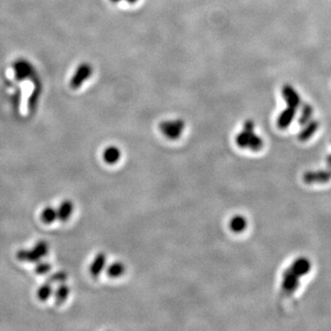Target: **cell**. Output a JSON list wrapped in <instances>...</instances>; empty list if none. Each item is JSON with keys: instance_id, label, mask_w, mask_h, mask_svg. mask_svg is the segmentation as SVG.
I'll list each match as a JSON object with an SVG mask.
<instances>
[{"instance_id": "cell-1", "label": "cell", "mask_w": 331, "mask_h": 331, "mask_svg": "<svg viewBox=\"0 0 331 331\" xmlns=\"http://www.w3.org/2000/svg\"><path fill=\"white\" fill-rule=\"evenodd\" d=\"M255 123L251 120L246 121L244 130L241 131L236 137V145L243 149H250L258 152L262 149L264 142L260 136L254 132Z\"/></svg>"}, {"instance_id": "cell-2", "label": "cell", "mask_w": 331, "mask_h": 331, "mask_svg": "<svg viewBox=\"0 0 331 331\" xmlns=\"http://www.w3.org/2000/svg\"><path fill=\"white\" fill-rule=\"evenodd\" d=\"M49 252V245L46 241H39L32 250H20L17 252V259L20 261L37 263Z\"/></svg>"}, {"instance_id": "cell-3", "label": "cell", "mask_w": 331, "mask_h": 331, "mask_svg": "<svg viewBox=\"0 0 331 331\" xmlns=\"http://www.w3.org/2000/svg\"><path fill=\"white\" fill-rule=\"evenodd\" d=\"M159 130L162 135L170 140H177L185 130V122L182 119L164 121L159 123Z\"/></svg>"}, {"instance_id": "cell-4", "label": "cell", "mask_w": 331, "mask_h": 331, "mask_svg": "<svg viewBox=\"0 0 331 331\" xmlns=\"http://www.w3.org/2000/svg\"><path fill=\"white\" fill-rule=\"evenodd\" d=\"M92 74H93V68L91 64L82 63L79 64L70 79L69 82L70 87L74 91H77L80 86H83V84L87 79L91 78Z\"/></svg>"}, {"instance_id": "cell-5", "label": "cell", "mask_w": 331, "mask_h": 331, "mask_svg": "<svg viewBox=\"0 0 331 331\" xmlns=\"http://www.w3.org/2000/svg\"><path fill=\"white\" fill-rule=\"evenodd\" d=\"M299 278L290 268L286 270L282 276L281 288L286 295H291L297 290L299 286Z\"/></svg>"}, {"instance_id": "cell-6", "label": "cell", "mask_w": 331, "mask_h": 331, "mask_svg": "<svg viewBox=\"0 0 331 331\" xmlns=\"http://www.w3.org/2000/svg\"><path fill=\"white\" fill-rule=\"evenodd\" d=\"M14 76L18 80H25L33 74L32 64L25 59L17 60L13 64Z\"/></svg>"}, {"instance_id": "cell-7", "label": "cell", "mask_w": 331, "mask_h": 331, "mask_svg": "<svg viewBox=\"0 0 331 331\" xmlns=\"http://www.w3.org/2000/svg\"><path fill=\"white\" fill-rule=\"evenodd\" d=\"M281 93L288 107L295 108V109H297L299 107L301 99H300L299 94L293 86L291 85H284L282 86Z\"/></svg>"}, {"instance_id": "cell-8", "label": "cell", "mask_w": 331, "mask_h": 331, "mask_svg": "<svg viewBox=\"0 0 331 331\" xmlns=\"http://www.w3.org/2000/svg\"><path fill=\"white\" fill-rule=\"evenodd\" d=\"M106 263H107V257L104 253H99L97 255L90 267L91 276L94 278L100 276L101 272L106 267Z\"/></svg>"}, {"instance_id": "cell-9", "label": "cell", "mask_w": 331, "mask_h": 331, "mask_svg": "<svg viewBox=\"0 0 331 331\" xmlns=\"http://www.w3.org/2000/svg\"><path fill=\"white\" fill-rule=\"evenodd\" d=\"M295 114H296V109L295 108L288 107L284 111H282V113L279 115V118L277 120L278 127L282 129V130L289 127L291 123L295 118Z\"/></svg>"}, {"instance_id": "cell-10", "label": "cell", "mask_w": 331, "mask_h": 331, "mask_svg": "<svg viewBox=\"0 0 331 331\" xmlns=\"http://www.w3.org/2000/svg\"><path fill=\"white\" fill-rule=\"evenodd\" d=\"M290 269L295 272L297 276H304L305 274H307L310 271L311 263L308 259L301 258V259H296L295 262L292 264Z\"/></svg>"}, {"instance_id": "cell-11", "label": "cell", "mask_w": 331, "mask_h": 331, "mask_svg": "<svg viewBox=\"0 0 331 331\" xmlns=\"http://www.w3.org/2000/svg\"><path fill=\"white\" fill-rule=\"evenodd\" d=\"M122 157V152L121 150L119 149L117 146H108L103 152V159H104L105 163L109 164V165H114V164L118 163L119 160L121 159Z\"/></svg>"}, {"instance_id": "cell-12", "label": "cell", "mask_w": 331, "mask_h": 331, "mask_svg": "<svg viewBox=\"0 0 331 331\" xmlns=\"http://www.w3.org/2000/svg\"><path fill=\"white\" fill-rule=\"evenodd\" d=\"M331 179V169L327 171H318V172H307L304 174V181L306 183L314 182H326Z\"/></svg>"}, {"instance_id": "cell-13", "label": "cell", "mask_w": 331, "mask_h": 331, "mask_svg": "<svg viewBox=\"0 0 331 331\" xmlns=\"http://www.w3.org/2000/svg\"><path fill=\"white\" fill-rule=\"evenodd\" d=\"M229 227H230L231 231L236 233V234H239V233L245 231L247 229L248 220L243 215H239V214L235 215L231 218V220L229 222Z\"/></svg>"}, {"instance_id": "cell-14", "label": "cell", "mask_w": 331, "mask_h": 331, "mask_svg": "<svg viewBox=\"0 0 331 331\" xmlns=\"http://www.w3.org/2000/svg\"><path fill=\"white\" fill-rule=\"evenodd\" d=\"M74 205L71 201L67 200L60 204L59 208L57 210V219L61 222H67L70 216L72 215Z\"/></svg>"}, {"instance_id": "cell-15", "label": "cell", "mask_w": 331, "mask_h": 331, "mask_svg": "<svg viewBox=\"0 0 331 331\" xmlns=\"http://www.w3.org/2000/svg\"><path fill=\"white\" fill-rule=\"evenodd\" d=\"M318 126H319V123L318 121H309L308 123H306L305 127L300 132L298 139L302 142L308 140L309 138H311L314 136V134L318 131Z\"/></svg>"}, {"instance_id": "cell-16", "label": "cell", "mask_w": 331, "mask_h": 331, "mask_svg": "<svg viewBox=\"0 0 331 331\" xmlns=\"http://www.w3.org/2000/svg\"><path fill=\"white\" fill-rule=\"evenodd\" d=\"M125 272V266L123 262L115 261L114 263L111 264L106 270V273L111 278H118L123 275Z\"/></svg>"}, {"instance_id": "cell-17", "label": "cell", "mask_w": 331, "mask_h": 331, "mask_svg": "<svg viewBox=\"0 0 331 331\" xmlns=\"http://www.w3.org/2000/svg\"><path fill=\"white\" fill-rule=\"evenodd\" d=\"M70 294V288L65 283H61L55 293V299L56 304H64Z\"/></svg>"}, {"instance_id": "cell-18", "label": "cell", "mask_w": 331, "mask_h": 331, "mask_svg": "<svg viewBox=\"0 0 331 331\" xmlns=\"http://www.w3.org/2000/svg\"><path fill=\"white\" fill-rule=\"evenodd\" d=\"M52 295H53V286L49 281H47L46 283L42 284L37 292L38 299L40 300V301H42V302L49 299Z\"/></svg>"}, {"instance_id": "cell-19", "label": "cell", "mask_w": 331, "mask_h": 331, "mask_svg": "<svg viewBox=\"0 0 331 331\" xmlns=\"http://www.w3.org/2000/svg\"><path fill=\"white\" fill-rule=\"evenodd\" d=\"M41 219L45 224H52L57 219V210L52 207L43 209L41 213Z\"/></svg>"}, {"instance_id": "cell-20", "label": "cell", "mask_w": 331, "mask_h": 331, "mask_svg": "<svg viewBox=\"0 0 331 331\" xmlns=\"http://www.w3.org/2000/svg\"><path fill=\"white\" fill-rule=\"evenodd\" d=\"M313 115V108L309 104H304L302 108L301 115L299 117V123L301 125H305L312 118Z\"/></svg>"}, {"instance_id": "cell-21", "label": "cell", "mask_w": 331, "mask_h": 331, "mask_svg": "<svg viewBox=\"0 0 331 331\" xmlns=\"http://www.w3.org/2000/svg\"><path fill=\"white\" fill-rule=\"evenodd\" d=\"M68 279V274L67 272H57L52 274L49 278H48V281L53 283H63L64 281H67Z\"/></svg>"}, {"instance_id": "cell-22", "label": "cell", "mask_w": 331, "mask_h": 331, "mask_svg": "<svg viewBox=\"0 0 331 331\" xmlns=\"http://www.w3.org/2000/svg\"><path fill=\"white\" fill-rule=\"evenodd\" d=\"M52 269V266L49 262H41V260L38 261L36 263V266L34 268V272L37 274H40V275H43V274H46L47 272H49Z\"/></svg>"}, {"instance_id": "cell-23", "label": "cell", "mask_w": 331, "mask_h": 331, "mask_svg": "<svg viewBox=\"0 0 331 331\" xmlns=\"http://www.w3.org/2000/svg\"><path fill=\"white\" fill-rule=\"evenodd\" d=\"M327 165H328V167H330L331 168V155L330 156H328V158H327Z\"/></svg>"}, {"instance_id": "cell-24", "label": "cell", "mask_w": 331, "mask_h": 331, "mask_svg": "<svg viewBox=\"0 0 331 331\" xmlns=\"http://www.w3.org/2000/svg\"><path fill=\"white\" fill-rule=\"evenodd\" d=\"M124 1H126V2L130 3V4H135L138 0H124Z\"/></svg>"}, {"instance_id": "cell-25", "label": "cell", "mask_w": 331, "mask_h": 331, "mask_svg": "<svg viewBox=\"0 0 331 331\" xmlns=\"http://www.w3.org/2000/svg\"><path fill=\"white\" fill-rule=\"evenodd\" d=\"M112 3H119V2H121L122 0H109Z\"/></svg>"}]
</instances>
